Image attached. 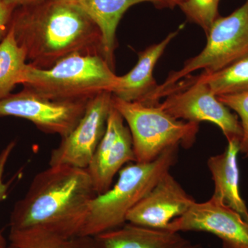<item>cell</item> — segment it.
Masks as SVG:
<instances>
[{"label":"cell","instance_id":"1","mask_svg":"<svg viewBox=\"0 0 248 248\" xmlns=\"http://www.w3.org/2000/svg\"><path fill=\"white\" fill-rule=\"evenodd\" d=\"M97 195L86 169L52 166L32 179L10 217V241L79 236Z\"/></svg>","mask_w":248,"mask_h":248},{"label":"cell","instance_id":"2","mask_svg":"<svg viewBox=\"0 0 248 248\" xmlns=\"http://www.w3.org/2000/svg\"><path fill=\"white\" fill-rule=\"evenodd\" d=\"M21 7L10 29L31 66L48 69L76 53L104 58L99 28L75 0H40Z\"/></svg>","mask_w":248,"mask_h":248},{"label":"cell","instance_id":"3","mask_svg":"<svg viewBox=\"0 0 248 248\" xmlns=\"http://www.w3.org/2000/svg\"><path fill=\"white\" fill-rule=\"evenodd\" d=\"M179 148L171 147L151 162H135L121 170L115 185L91 202L79 236L94 237L127 223L130 210L177 163Z\"/></svg>","mask_w":248,"mask_h":248},{"label":"cell","instance_id":"4","mask_svg":"<svg viewBox=\"0 0 248 248\" xmlns=\"http://www.w3.org/2000/svg\"><path fill=\"white\" fill-rule=\"evenodd\" d=\"M118 81L101 55L73 54L48 69L27 63L21 84L43 97L59 101H89L99 93L113 92Z\"/></svg>","mask_w":248,"mask_h":248},{"label":"cell","instance_id":"5","mask_svg":"<svg viewBox=\"0 0 248 248\" xmlns=\"http://www.w3.org/2000/svg\"><path fill=\"white\" fill-rule=\"evenodd\" d=\"M112 107L128 124L136 162L154 161L172 146H193L200 124L176 120L158 105L122 100L112 94Z\"/></svg>","mask_w":248,"mask_h":248},{"label":"cell","instance_id":"6","mask_svg":"<svg viewBox=\"0 0 248 248\" xmlns=\"http://www.w3.org/2000/svg\"><path fill=\"white\" fill-rule=\"evenodd\" d=\"M207 44L200 54L187 60L177 71L170 72L159 85L154 97L159 103L161 94L176 83L198 70L215 73L248 53V0L226 17H218L208 34Z\"/></svg>","mask_w":248,"mask_h":248},{"label":"cell","instance_id":"7","mask_svg":"<svg viewBox=\"0 0 248 248\" xmlns=\"http://www.w3.org/2000/svg\"><path fill=\"white\" fill-rule=\"evenodd\" d=\"M164 97L156 105L176 120L210 122L221 129L228 142L241 141L242 128L239 119L204 83L187 77L165 91L161 99Z\"/></svg>","mask_w":248,"mask_h":248},{"label":"cell","instance_id":"8","mask_svg":"<svg viewBox=\"0 0 248 248\" xmlns=\"http://www.w3.org/2000/svg\"><path fill=\"white\" fill-rule=\"evenodd\" d=\"M89 101H59L24 88L0 100V117H14L32 122L46 133L64 138L84 115Z\"/></svg>","mask_w":248,"mask_h":248},{"label":"cell","instance_id":"9","mask_svg":"<svg viewBox=\"0 0 248 248\" xmlns=\"http://www.w3.org/2000/svg\"><path fill=\"white\" fill-rule=\"evenodd\" d=\"M112 98L104 91L90 99L81 120L51 152L49 166L87 169L105 133Z\"/></svg>","mask_w":248,"mask_h":248},{"label":"cell","instance_id":"10","mask_svg":"<svg viewBox=\"0 0 248 248\" xmlns=\"http://www.w3.org/2000/svg\"><path fill=\"white\" fill-rule=\"evenodd\" d=\"M168 231H195L217 236L223 248H248V223L237 212L212 197L195 202L182 216L170 222Z\"/></svg>","mask_w":248,"mask_h":248},{"label":"cell","instance_id":"11","mask_svg":"<svg viewBox=\"0 0 248 248\" xmlns=\"http://www.w3.org/2000/svg\"><path fill=\"white\" fill-rule=\"evenodd\" d=\"M129 162H136L131 133L120 112L112 107L105 133L86 169L97 195L110 188L116 174Z\"/></svg>","mask_w":248,"mask_h":248},{"label":"cell","instance_id":"12","mask_svg":"<svg viewBox=\"0 0 248 248\" xmlns=\"http://www.w3.org/2000/svg\"><path fill=\"white\" fill-rule=\"evenodd\" d=\"M170 172L130 212L128 223L156 230H167L174 218L182 216L195 203Z\"/></svg>","mask_w":248,"mask_h":248},{"label":"cell","instance_id":"13","mask_svg":"<svg viewBox=\"0 0 248 248\" xmlns=\"http://www.w3.org/2000/svg\"><path fill=\"white\" fill-rule=\"evenodd\" d=\"M179 30L170 32L157 44L148 46L138 55L135 66L125 76H118L117 85L112 94L122 100L153 105L159 84L153 76L158 60Z\"/></svg>","mask_w":248,"mask_h":248},{"label":"cell","instance_id":"14","mask_svg":"<svg viewBox=\"0 0 248 248\" xmlns=\"http://www.w3.org/2000/svg\"><path fill=\"white\" fill-rule=\"evenodd\" d=\"M97 248H203L180 234L125 223L94 236Z\"/></svg>","mask_w":248,"mask_h":248},{"label":"cell","instance_id":"15","mask_svg":"<svg viewBox=\"0 0 248 248\" xmlns=\"http://www.w3.org/2000/svg\"><path fill=\"white\" fill-rule=\"evenodd\" d=\"M240 143L239 140L228 142L223 153L209 158L208 166L215 184L212 197L237 212L248 223V209L239 190L237 155Z\"/></svg>","mask_w":248,"mask_h":248},{"label":"cell","instance_id":"16","mask_svg":"<svg viewBox=\"0 0 248 248\" xmlns=\"http://www.w3.org/2000/svg\"><path fill=\"white\" fill-rule=\"evenodd\" d=\"M97 25L102 37L103 55L115 69L116 32L129 8L143 2L156 5V0H75Z\"/></svg>","mask_w":248,"mask_h":248},{"label":"cell","instance_id":"17","mask_svg":"<svg viewBox=\"0 0 248 248\" xmlns=\"http://www.w3.org/2000/svg\"><path fill=\"white\" fill-rule=\"evenodd\" d=\"M192 78L206 84L217 97L248 92V53L219 71Z\"/></svg>","mask_w":248,"mask_h":248},{"label":"cell","instance_id":"18","mask_svg":"<svg viewBox=\"0 0 248 248\" xmlns=\"http://www.w3.org/2000/svg\"><path fill=\"white\" fill-rule=\"evenodd\" d=\"M27 61L24 50L17 45L9 28L0 43V100L11 94L16 85L21 84Z\"/></svg>","mask_w":248,"mask_h":248},{"label":"cell","instance_id":"19","mask_svg":"<svg viewBox=\"0 0 248 248\" xmlns=\"http://www.w3.org/2000/svg\"><path fill=\"white\" fill-rule=\"evenodd\" d=\"M221 0H184L179 5L189 22L200 26L205 33L209 30L217 18L218 4Z\"/></svg>","mask_w":248,"mask_h":248},{"label":"cell","instance_id":"20","mask_svg":"<svg viewBox=\"0 0 248 248\" xmlns=\"http://www.w3.org/2000/svg\"><path fill=\"white\" fill-rule=\"evenodd\" d=\"M15 248H97L93 236H78L71 239L39 238L11 241Z\"/></svg>","mask_w":248,"mask_h":248},{"label":"cell","instance_id":"21","mask_svg":"<svg viewBox=\"0 0 248 248\" xmlns=\"http://www.w3.org/2000/svg\"><path fill=\"white\" fill-rule=\"evenodd\" d=\"M217 98L239 116L242 128L240 152L246 155L248 152V91L240 94L218 96Z\"/></svg>","mask_w":248,"mask_h":248},{"label":"cell","instance_id":"22","mask_svg":"<svg viewBox=\"0 0 248 248\" xmlns=\"http://www.w3.org/2000/svg\"><path fill=\"white\" fill-rule=\"evenodd\" d=\"M16 146V141H11L3 148L2 151L0 152V202L6 200L9 193L11 182L5 183L4 174L6 164ZM6 246H7L6 240L0 231V248L6 247Z\"/></svg>","mask_w":248,"mask_h":248},{"label":"cell","instance_id":"23","mask_svg":"<svg viewBox=\"0 0 248 248\" xmlns=\"http://www.w3.org/2000/svg\"><path fill=\"white\" fill-rule=\"evenodd\" d=\"M14 9L4 0H0V43L9 32Z\"/></svg>","mask_w":248,"mask_h":248},{"label":"cell","instance_id":"24","mask_svg":"<svg viewBox=\"0 0 248 248\" xmlns=\"http://www.w3.org/2000/svg\"><path fill=\"white\" fill-rule=\"evenodd\" d=\"M184 0H156V7L159 9H174L176 6H179Z\"/></svg>","mask_w":248,"mask_h":248},{"label":"cell","instance_id":"25","mask_svg":"<svg viewBox=\"0 0 248 248\" xmlns=\"http://www.w3.org/2000/svg\"><path fill=\"white\" fill-rule=\"evenodd\" d=\"M7 4L16 8L17 6H27V5L33 4L40 0H4Z\"/></svg>","mask_w":248,"mask_h":248},{"label":"cell","instance_id":"26","mask_svg":"<svg viewBox=\"0 0 248 248\" xmlns=\"http://www.w3.org/2000/svg\"><path fill=\"white\" fill-rule=\"evenodd\" d=\"M1 248H15L13 247V246H9V247H8V246H6V247Z\"/></svg>","mask_w":248,"mask_h":248},{"label":"cell","instance_id":"27","mask_svg":"<svg viewBox=\"0 0 248 248\" xmlns=\"http://www.w3.org/2000/svg\"><path fill=\"white\" fill-rule=\"evenodd\" d=\"M245 156H246V157H248V152L246 155H245Z\"/></svg>","mask_w":248,"mask_h":248}]
</instances>
